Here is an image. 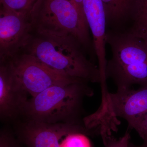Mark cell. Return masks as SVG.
Wrapping results in <instances>:
<instances>
[{"mask_svg":"<svg viewBox=\"0 0 147 147\" xmlns=\"http://www.w3.org/2000/svg\"><path fill=\"white\" fill-rule=\"evenodd\" d=\"M31 18L38 33L71 37L83 47L90 45L85 14L69 0H38Z\"/></svg>","mask_w":147,"mask_h":147,"instance_id":"4","label":"cell"},{"mask_svg":"<svg viewBox=\"0 0 147 147\" xmlns=\"http://www.w3.org/2000/svg\"><path fill=\"white\" fill-rule=\"evenodd\" d=\"M32 26L31 15L1 7L0 11V52L1 59L12 58L26 45Z\"/></svg>","mask_w":147,"mask_h":147,"instance_id":"8","label":"cell"},{"mask_svg":"<svg viewBox=\"0 0 147 147\" xmlns=\"http://www.w3.org/2000/svg\"><path fill=\"white\" fill-rule=\"evenodd\" d=\"M69 1L73 2L78 7V8L81 11L84 13V7H83L84 0H69Z\"/></svg>","mask_w":147,"mask_h":147,"instance_id":"18","label":"cell"},{"mask_svg":"<svg viewBox=\"0 0 147 147\" xmlns=\"http://www.w3.org/2000/svg\"><path fill=\"white\" fill-rule=\"evenodd\" d=\"M0 147H22L19 142L11 134L2 132L0 136Z\"/></svg>","mask_w":147,"mask_h":147,"instance_id":"17","label":"cell"},{"mask_svg":"<svg viewBox=\"0 0 147 147\" xmlns=\"http://www.w3.org/2000/svg\"><path fill=\"white\" fill-rule=\"evenodd\" d=\"M128 125L129 128L136 130L144 142H147V113L134 119Z\"/></svg>","mask_w":147,"mask_h":147,"instance_id":"15","label":"cell"},{"mask_svg":"<svg viewBox=\"0 0 147 147\" xmlns=\"http://www.w3.org/2000/svg\"><path fill=\"white\" fill-rule=\"evenodd\" d=\"M129 147H147V142H144V143L142 145L140 146H136V145L133 144L132 143H129Z\"/></svg>","mask_w":147,"mask_h":147,"instance_id":"19","label":"cell"},{"mask_svg":"<svg viewBox=\"0 0 147 147\" xmlns=\"http://www.w3.org/2000/svg\"><path fill=\"white\" fill-rule=\"evenodd\" d=\"M73 133L91 135L84 125L74 123H47L30 120L19 130L18 139L26 147H60V140Z\"/></svg>","mask_w":147,"mask_h":147,"instance_id":"7","label":"cell"},{"mask_svg":"<svg viewBox=\"0 0 147 147\" xmlns=\"http://www.w3.org/2000/svg\"><path fill=\"white\" fill-rule=\"evenodd\" d=\"M84 82L56 85L27 100L21 111L30 120L47 123L71 122L76 120L82 100L94 94Z\"/></svg>","mask_w":147,"mask_h":147,"instance_id":"3","label":"cell"},{"mask_svg":"<svg viewBox=\"0 0 147 147\" xmlns=\"http://www.w3.org/2000/svg\"><path fill=\"white\" fill-rule=\"evenodd\" d=\"M83 7L88 26L93 36L94 50L97 57L102 86L107 85L105 69L107 61L105 45L107 34V19L101 0H84Z\"/></svg>","mask_w":147,"mask_h":147,"instance_id":"9","label":"cell"},{"mask_svg":"<svg viewBox=\"0 0 147 147\" xmlns=\"http://www.w3.org/2000/svg\"><path fill=\"white\" fill-rule=\"evenodd\" d=\"M60 147H91L89 139L85 134L73 133L66 136Z\"/></svg>","mask_w":147,"mask_h":147,"instance_id":"14","label":"cell"},{"mask_svg":"<svg viewBox=\"0 0 147 147\" xmlns=\"http://www.w3.org/2000/svg\"><path fill=\"white\" fill-rule=\"evenodd\" d=\"M38 0H0L2 7L31 15Z\"/></svg>","mask_w":147,"mask_h":147,"instance_id":"13","label":"cell"},{"mask_svg":"<svg viewBox=\"0 0 147 147\" xmlns=\"http://www.w3.org/2000/svg\"><path fill=\"white\" fill-rule=\"evenodd\" d=\"M25 47L29 55L50 68L72 79L101 84L100 71L86 58L82 45L70 36L38 33Z\"/></svg>","mask_w":147,"mask_h":147,"instance_id":"1","label":"cell"},{"mask_svg":"<svg viewBox=\"0 0 147 147\" xmlns=\"http://www.w3.org/2000/svg\"><path fill=\"white\" fill-rule=\"evenodd\" d=\"M106 42L112 52L106 79H112L117 90L147 86V43L126 32L112 30L107 32Z\"/></svg>","mask_w":147,"mask_h":147,"instance_id":"2","label":"cell"},{"mask_svg":"<svg viewBox=\"0 0 147 147\" xmlns=\"http://www.w3.org/2000/svg\"><path fill=\"white\" fill-rule=\"evenodd\" d=\"M130 20V26L125 32L147 43V0L134 1Z\"/></svg>","mask_w":147,"mask_h":147,"instance_id":"12","label":"cell"},{"mask_svg":"<svg viewBox=\"0 0 147 147\" xmlns=\"http://www.w3.org/2000/svg\"><path fill=\"white\" fill-rule=\"evenodd\" d=\"M26 94L14 81L8 66L0 69V114L1 117L10 118L21 111L27 100Z\"/></svg>","mask_w":147,"mask_h":147,"instance_id":"10","label":"cell"},{"mask_svg":"<svg viewBox=\"0 0 147 147\" xmlns=\"http://www.w3.org/2000/svg\"><path fill=\"white\" fill-rule=\"evenodd\" d=\"M103 6L107 26L112 30L120 31L126 21L130 19L135 0H101Z\"/></svg>","mask_w":147,"mask_h":147,"instance_id":"11","label":"cell"},{"mask_svg":"<svg viewBox=\"0 0 147 147\" xmlns=\"http://www.w3.org/2000/svg\"><path fill=\"white\" fill-rule=\"evenodd\" d=\"M8 66L14 81L21 90L32 97L50 87L79 82L48 67L27 53L13 57Z\"/></svg>","mask_w":147,"mask_h":147,"instance_id":"5","label":"cell"},{"mask_svg":"<svg viewBox=\"0 0 147 147\" xmlns=\"http://www.w3.org/2000/svg\"><path fill=\"white\" fill-rule=\"evenodd\" d=\"M97 112L105 125L117 131L120 124L117 118L124 119L128 123L147 113V86L137 90L131 88L117 90L114 93L109 92Z\"/></svg>","mask_w":147,"mask_h":147,"instance_id":"6","label":"cell"},{"mask_svg":"<svg viewBox=\"0 0 147 147\" xmlns=\"http://www.w3.org/2000/svg\"><path fill=\"white\" fill-rule=\"evenodd\" d=\"M130 135L129 132H125L122 137L118 139L112 136L104 145L105 147H129Z\"/></svg>","mask_w":147,"mask_h":147,"instance_id":"16","label":"cell"}]
</instances>
